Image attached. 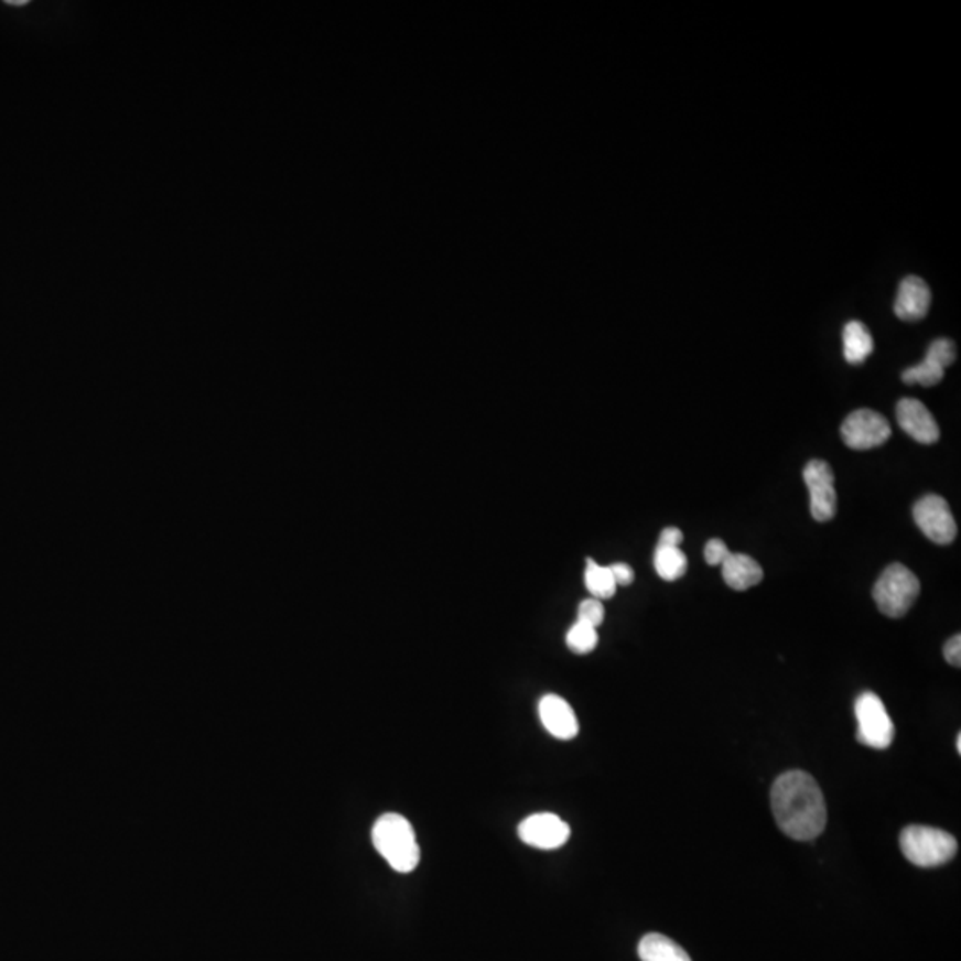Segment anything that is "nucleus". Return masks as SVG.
<instances>
[{
    "instance_id": "nucleus-25",
    "label": "nucleus",
    "mask_w": 961,
    "mask_h": 961,
    "mask_svg": "<svg viewBox=\"0 0 961 961\" xmlns=\"http://www.w3.org/2000/svg\"><path fill=\"white\" fill-rule=\"evenodd\" d=\"M957 749L958 754H961V735H958L957 737Z\"/></svg>"
},
{
    "instance_id": "nucleus-8",
    "label": "nucleus",
    "mask_w": 961,
    "mask_h": 961,
    "mask_svg": "<svg viewBox=\"0 0 961 961\" xmlns=\"http://www.w3.org/2000/svg\"><path fill=\"white\" fill-rule=\"evenodd\" d=\"M803 479L810 492V514L818 522H828L836 514L835 474L827 462L807 463Z\"/></svg>"
},
{
    "instance_id": "nucleus-2",
    "label": "nucleus",
    "mask_w": 961,
    "mask_h": 961,
    "mask_svg": "<svg viewBox=\"0 0 961 961\" xmlns=\"http://www.w3.org/2000/svg\"><path fill=\"white\" fill-rule=\"evenodd\" d=\"M372 842L396 873H412L419 865L421 847L415 830L401 813H384L372 828Z\"/></svg>"
},
{
    "instance_id": "nucleus-12",
    "label": "nucleus",
    "mask_w": 961,
    "mask_h": 961,
    "mask_svg": "<svg viewBox=\"0 0 961 961\" xmlns=\"http://www.w3.org/2000/svg\"><path fill=\"white\" fill-rule=\"evenodd\" d=\"M538 712L546 731L558 739H573L579 734V721L572 705L558 694H546L540 700Z\"/></svg>"
},
{
    "instance_id": "nucleus-14",
    "label": "nucleus",
    "mask_w": 961,
    "mask_h": 961,
    "mask_svg": "<svg viewBox=\"0 0 961 961\" xmlns=\"http://www.w3.org/2000/svg\"><path fill=\"white\" fill-rule=\"evenodd\" d=\"M721 566H723V581L735 592H746L749 587L763 583V566L749 555L731 554Z\"/></svg>"
},
{
    "instance_id": "nucleus-20",
    "label": "nucleus",
    "mask_w": 961,
    "mask_h": 961,
    "mask_svg": "<svg viewBox=\"0 0 961 961\" xmlns=\"http://www.w3.org/2000/svg\"><path fill=\"white\" fill-rule=\"evenodd\" d=\"M604 616H606V611H604L602 602L596 601V598H587L579 604L577 622L581 624L592 625L598 629L604 622Z\"/></svg>"
},
{
    "instance_id": "nucleus-9",
    "label": "nucleus",
    "mask_w": 961,
    "mask_h": 961,
    "mask_svg": "<svg viewBox=\"0 0 961 961\" xmlns=\"http://www.w3.org/2000/svg\"><path fill=\"white\" fill-rule=\"evenodd\" d=\"M518 836L527 846L538 850H558L570 839V827L555 813L541 812L523 819Z\"/></svg>"
},
{
    "instance_id": "nucleus-19",
    "label": "nucleus",
    "mask_w": 961,
    "mask_h": 961,
    "mask_svg": "<svg viewBox=\"0 0 961 961\" xmlns=\"http://www.w3.org/2000/svg\"><path fill=\"white\" fill-rule=\"evenodd\" d=\"M566 645L575 654H590L598 645V634L592 625L575 622L566 634Z\"/></svg>"
},
{
    "instance_id": "nucleus-18",
    "label": "nucleus",
    "mask_w": 961,
    "mask_h": 961,
    "mask_svg": "<svg viewBox=\"0 0 961 961\" xmlns=\"http://www.w3.org/2000/svg\"><path fill=\"white\" fill-rule=\"evenodd\" d=\"M584 581H586L587 592L592 593L593 598H596V601L613 598L616 587H618L616 586L615 579H613L609 566H601V564H596L592 560H587Z\"/></svg>"
},
{
    "instance_id": "nucleus-16",
    "label": "nucleus",
    "mask_w": 961,
    "mask_h": 961,
    "mask_svg": "<svg viewBox=\"0 0 961 961\" xmlns=\"http://www.w3.org/2000/svg\"><path fill=\"white\" fill-rule=\"evenodd\" d=\"M873 335L860 321H851L844 328V356L853 366L862 364L873 353Z\"/></svg>"
},
{
    "instance_id": "nucleus-1",
    "label": "nucleus",
    "mask_w": 961,
    "mask_h": 961,
    "mask_svg": "<svg viewBox=\"0 0 961 961\" xmlns=\"http://www.w3.org/2000/svg\"><path fill=\"white\" fill-rule=\"evenodd\" d=\"M771 807L781 832L795 841H813L827 828L823 790L809 773L780 775L773 784Z\"/></svg>"
},
{
    "instance_id": "nucleus-3",
    "label": "nucleus",
    "mask_w": 961,
    "mask_h": 961,
    "mask_svg": "<svg viewBox=\"0 0 961 961\" xmlns=\"http://www.w3.org/2000/svg\"><path fill=\"white\" fill-rule=\"evenodd\" d=\"M903 855L917 867H940L957 856L958 842L939 828L911 824L899 839Z\"/></svg>"
},
{
    "instance_id": "nucleus-24",
    "label": "nucleus",
    "mask_w": 961,
    "mask_h": 961,
    "mask_svg": "<svg viewBox=\"0 0 961 961\" xmlns=\"http://www.w3.org/2000/svg\"><path fill=\"white\" fill-rule=\"evenodd\" d=\"M684 541V535L677 527H666L665 531L661 532V538H659V546L662 547H680V543Z\"/></svg>"
},
{
    "instance_id": "nucleus-5",
    "label": "nucleus",
    "mask_w": 961,
    "mask_h": 961,
    "mask_svg": "<svg viewBox=\"0 0 961 961\" xmlns=\"http://www.w3.org/2000/svg\"><path fill=\"white\" fill-rule=\"evenodd\" d=\"M856 739L874 749H885L894 741V723L878 694L862 693L855 703Z\"/></svg>"
},
{
    "instance_id": "nucleus-15",
    "label": "nucleus",
    "mask_w": 961,
    "mask_h": 961,
    "mask_svg": "<svg viewBox=\"0 0 961 961\" xmlns=\"http://www.w3.org/2000/svg\"><path fill=\"white\" fill-rule=\"evenodd\" d=\"M641 961H693L679 943L661 933H648L638 946Z\"/></svg>"
},
{
    "instance_id": "nucleus-6",
    "label": "nucleus",
    "mask_w": 961,
    "mask_h": 961,
    "mask_svg": "<svg viewBox=\"0 0 961 961\" xmlns=\"http://www.w3.org/2000/svg\"><path fill=\"white\" fill-rule=\"evenodd\" d=\"M893 435V428L882 413L862 408L847 415L842 422L841 436L847 447L855 451H870L885 444Z\"/></svg>"
},
{
    "instance_id": "nucleus-13",
    "label": "nucleus",
    "mask_w": 961,
    "mask_h": 961,
    "mask_svg": "<svg viewBox=\"0 0 961 961\" xmlns=\"http://www.w3.org/2000/svg\"><path fill=\"white\" fill-rule=\"evenodd\" d=\"M931 305V291L928 283L919 277H906L897 291L894 312L906 323L925 320Z\"/></svg>"
},
{
    "instance_id": "nucleus-21",
    "label": "nucleus",
    "mask_w": 961,
    "mask_h": 961,
    "mask_svg": "<svg viewBox=\"0 0 961 961\" xmlns=\"http://www.w3.org/2000/svg\"><path fill=\"white\" fill-rule=\"evenodd\" d=\"M705 561L711 566H716V564H723V561L732 554L728 547H726L725 541L720 540V538H712L711 541H708V546H705Z\"/></svg>"
},
{
    "instance_id": "nucleus-22",
    "label": "nucleus",
    "mask_w": 961,
    "mask_h": 961,
    "mask_svg": "<svg viewBox=\"0 0 961 961\" xmlns=\"http://www.w3.org/2000/svg\"><path fill=\"white\" fill-rule=\"evenodd\" d=\"M609 570L613 573L616 586H630L634 583V570L630 569L629 564H611Z\"/></svg>"
},
{
    "instance_id": "nucleus-10",
    "label": "nucleus",
    "mask_w": 961,
    "mask_h": 961,
    "mask_svg": "<svg viewBox=\"0 0 961 961\" xmlns=\"http://www.w3.org/2000/svg\"><path fill=\"white\" fill-rule=\"evenodd\" d=\"M954 358H957L954 344L949 338H939L929 346L925 360L903 372V381L906 385L933 387L942 381L943 370L951 366Z\"/></svg>"
},
{
    "instance_id": "nucleus-11",
    "label": "nucleus",
    "mask_w": 961,
    "mask_h": 961,
    "mask_svg": "<svg viewBox=\"0 0 961 961\" xmlns=\"http://www.w3.org/2000/svg\"><path fill=\"white\" fill-rule=\"evenodd\" d=\"M897 424L906 435L919 444H935L940 439V428L928 408L917 399H903L896 408Z\"/></svg>"
},
{
    "instance_id": "nucleus-7",
    "label": "nucleus",
    "mask_w": 961,
    "mask_h": 961,
    "mask_svg": "<svg viewBox=\"0 0 961 961\" xmlns=\"http://www.w3.org/2000/svg\"><path fill=\"white\" fill-rule=\"evenodd\" d=\"M914 518L925 537L939 543L949 546L958 535L957 522L952 517L948 500L940 495L929 494L914 506Z\"/></svg>"
},
{
    "instance_id": "nucleus-4",
    "label": "nucleus",
    "mask_w": 961,
    "mask_h": 961,
    "mask_svg": "<svg viewBox=\"0 0 961 961\" xmlns=\"http://www.w3.org/2000/svg\"><path fill=\"white\" fill-rule=\"evenodd\" d=\"M920 593V583L916 573L906 569L905 564L893 563L878 583L874 584L873 596L879 613L888 618H901L914 606Z\"/></svg>"
},
{
    "instance_id": "nucleus-17",
    "label": "nucleus",
    "mask_w": 961,
    "mask_h": 961,
    "mask_svg": "<svg viewBox=\"0 0 961 961\" xmlns=\"http://www.w3.org/2000/svg\"><path fill=\"white\" fill-rule=\"evenodd\" d=\"M654 564L659 577L665 581H677L688 572V558L680 547L657 546Z\"/></svg>"
},
{
    "instance_id": "nucleus-23",
    "label": "nucleus",
    "mask_w": 961,
    "mask_h": 961,
    "mask_svg": "<svg viewBox=\"0 0 961 961\" xmlns=\"http://www.w3.org/2000/svg\"><path fill=\"white\" fill-rule=\"evenodd\" d=\"M943 656H946V661L951 666H957L960 668L961 665V638L960 634L957 636H952L948 643H946V647H943Z\"/></svg>"
}]
</instances>
